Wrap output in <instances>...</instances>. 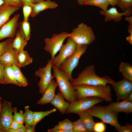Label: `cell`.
Wrapping results in <instances>:
<instances>
[{
  "label": "cell",
  "mask_w": 132,
  "mask_h": 132,
  "mask_svg": "<svg viewBox=\"0 0 132 132\" xmlns=\"http://www.w3.org/2000/svg\"></svg>",
  "instance_id": "cell-55"
},
{
  "label": "cell",
  "mask_w": 132,
  "mask_h": 132,
  "mask_svg": "<svg viewBox=\"0 0 132 132\" xmlns=\"http://www.w3.org/2000/svg\"><path fill=\"white\" fill-rule=\"evenodd\" d=\"M88 46L77 45L74 53L66 59L61 65L59 68L65 73L70 81L73 79L72 77L73 71L77 66L80 57L85 53Z\"/></svg>",
  "instance_id": "cell-6"
},
{
  "label": "cell",
  "mask_w": 132,
  "mask_h": 132,
  "mask_svg": "<svg viewBox=\"0 0 132 132\" xmlns=\"http://www.w3.org/2000/svg\"><path fill=\"white\" fill-rule=\"evenodd\" d=\"M123 11L132 8V0H119L118 5Z\"/></svg>",
  "instance_id": "cell-34"
},
{
  "label": "cell",
  "mask_w": 132,
  "mask_h": 132,
  "mask_svg": "<svg viewBox=\"0 0 132 132\" xmlns=\"http://www.w3.org/2000/svg\"><path fill=\"white\" fill-rule=\"evenodd\" d=\"M123 100L130 102H132V92L130 93Z\"/></svg>",
  "instance_id": "cell-45"
},
{
  "label": "cell",
  "mask_w": 132,
  "mask_h": 132,
  "mask_svg": "<svg viewBox=\"0 0 132 132\" xmlns=\"http://www.w3.org/2000/svg\"><path fill=\"white\" fill-rule=\"evenodd\" d=\"M69 37L77 45H88L91 44L96 38L92 28L83 22L74 28Z\"/></svg>",
  "instance_id": "cell-4"
},
{
  "label": "cell",
  "mask_w": 132,
  "mask_h": 132,
  "mask_svg": "<svg viewBox=\"0 0 132 132\" xmlns=\"http://www.w3.org/2000/svg\"><path fill=\"white\" fill-rule=\"evenodd\" d=\"M72 123L73 132H88L83 122L80 118Z\"/></svg>",
  "instance_id": "cell-32"
},
{
  "label": "cell",
  "mask_w": 132,
  "mask_h": 132,
  "mask_svg": "<svg viewBox=\"0 0 132 132\" xmlns=\"http://www.w3.org/2000/svg\"><path fill=\"white\" fill-rule=\"evenodd\" d=\"M105 107L109 110L117 113L122 112L128 114L132 112V102L123 100L121 102H111Z\"/></svg>",
  "instance_id": "cell-16"
},
{
  "label": "cell",
  "mask_w": 132,
  "mask_h": 132,
  "mask_svg": "<svg viewBox=\"0 0 132 132\" xmlns=\"http://www.w3.org/2000/svg\"><path fill=\"white\" fill-rule=\"evenodd\" d=\"M24 121L25 125L33 126V112L30 110L28 106L24 107Z\"/></svg>",
  "instance_id": "cell-31"
},
{
  "label": "cell",
  "mask_w": 132,
  "mask_h": 132,
  "mask_svg": "<svg viewBox=\"0 0 132 132\" xmlns=\"http://www.w3.org/2000/svg\"><path fill=\"white\" fill-rule=\"evenodd\" d=\"M73 87L77 92L78 99L83 97H95L102 99L107 102L112 100L111 87L107 84L80 85Z\"/></svg>",
  "instance_id": "cell-2"
},
{
  "label": "cell",
  "mask_w": 132,
  "mask_h": 132,
  "mask_svg": "<svg viewBox=\"0 0 132 132\" xmlns=\"http://www.w3.org/2000/svg\"><path fill=\"white\" fill-rule=\"evenodd\" d=\"M14 77L20 87H25L28 85V81L20 70V68L15 65L12 66Z\"/></svg>",
  "instance_id": "cell-26"
},
{
  "label": "cell",
  "mask_w": 132,
  "mask_h": 132,
  "mask_svg": "<svg viewBox=\"0 0 132 132\" xmlns=\"http://www.w3.org/2000/svg\"><path fill=\"white\" fill-rule=\"evenodd\" d=\"M22 7L23 20L25 21H29V17L31 15L32 11V6L30 5H24Z\"/></svg>",
  "instance_id": "cell-36"
},
{
  "label": "cell",
  "mask_w": 132,
  "mask_h": 132,
  "mask_svg": "<svg viewBox=\"0 0 132 132\" xmlns=\"http://www.w3.org/2000/svg\"><path fill=\"white\" fill-rule=\"evenodd\" d=\"M77 46L76 43L68 37L66 43L63 45L60 50L58 55L51 59L53 65L60 68L64 61L74 53Z\"/></svg>",
  "instance_id": "cell-10"
},
{
  "label": "cell",
  "mask_w": 132,
  "mask_h": 132,
  "mask_svg": "<svg viewBox=\"0 0 132 132\" xmlns=\"http://www.w3.org/2000/svg\"><path fill=\"white\" fill-rule=\"evenodd\" d=\"M3 75V77L1 84H13L20 86L15 79L12 65H4Z\"/></svg>",
  "instance_id": "cell-21"
},
{
  "label": "cell",
  "mask_w": 132,
  "mask_h": 132,
  "mask_svg": "<svg viewBox=\"0 0 132 132\" xmlns=\"http://www.w3.org/2000/svg\"><path fill=\"white\" fill-rule=\"evenodd\" d=\"M114 80L107 76L100 77L95 73L93 65L86 67L77 76L70 81L73 87L80 85H96L110 84Z\"/></svg>",
  "instance_id": "cell-1"
},
{
  "label": "cell",
  "mask_w": 132,
  "mask_h": 132,
  "mask_svg": "<svg viewBox=\"0 0 132 132\" xmlns=\"http://www.w3.org/2000/svg\"><path fill=\"white\" fill-rule=\"evenodd\" d=\"M110 84L115 92L117 101L124 100L132 92V81L125 78L118 82L114 81Z\"/></svg>",
  "instance_id": "cell-11"
},
{
  "label": "cell",
  "mask_w": 132,
  "mask_h": 132,
  "mask_svg": "<svg viewBox=\"0 0 132 132\" xmlns=\"http://www.w3.org/2000/svg\"><path fill=\"white\" fill-rule=\"evenodd\" d=\"M73 123L68 119H65L59 122L58 124L52 129L47 130L48 132H57L62 130L72 129H73Z\"/></svg>",
  "instance_id": "cell-28"
},
{
  "label": "cell",
  "mask_w": 132,
  "mask_h": 132,
  "mask_svg": "<svg viewBox=\"0 0 132 132\" xmlns=\"http://www.w3.org/2000/svg\"><path fill=\"white\" fill-rule=\"evenodd\" d=\"M57 86L56 81L53 80L47 86L42 97L38 101L37 104L43 105L50 103L55 95V91Z\"/></svg>",
  "instance_id": "cell-15"
},
{
  "label": "cell",
  "mask_w": 132,
  "mask_h": 132,
  "mask_svg": "<svg viewBox=\"0 0 132 132\" xmlns=\"http://www.w3.org/2000/svg\"><path fill=\"white\" fill-rule=\"evenodd\" d=\"M106 127L105 123L102 121L95 122L93 131L95 132H104L106 130Z\"/></svg>",
  "instance_id": "cell-37"
},
{
  "label": "cell",
  "mask_w": 132,
  "mask_h": 132,
  "mask_svg": "<svg viewBox=\"0 0 132 132\" xmlns=\"http://www.w3.org/2000/svg\"><path fill=\"white\" fill-rule=\"evenodd\" d=\"M23 2V5L28 4L30 5L33 3L32 0H22Z\"/></svg>",
  "instance_id": "cell-48"
},
{
  "label": "cell",
  "mask_w": 132,
  "mask_h": 132,
  "mask_svg": "<svg viewBox=\"0 0 132 132\" xmlns=\"http://www.w3.org/2000/svg\"><path fill=\"white\" fill-rule=\"evenodd\" d=\"M26 129L25 132H35V127L33 126H25Z\"/></svg>",
  "instance_id": "cell-43"
},
{
  "label": "cell",
  "mask_w": 132,
  "mask_h": 132,
  "mask_svg": "<svg viewBox=\"0 0 132 132\" xmlns=\"http://www.w3.org/2000/svg\"><path fill=\"white\" fill-rule=\"evenodd\" d=\"M31 5L32 11L30 16L33 18L36 17L40 13L44 10L55 9L58 6L55 2L51 0H44L37 3H32Z\"/></svg>",
  "instance_id": "cell-17"
},
{
  "label": "cell",
  "mask_w": 132,
  "mask_h": 132,
  "mask_svg": "<svg viewBox=\"0 0 132 132\" xmlns=\"http://www.w3.org/2000/svg\"><path fill=\"white\" fill-rule=\"evenodd\" d=\"M4 65L0 62V84H1L3 77V72Z\"/></svg>",
  "instance_id": "cell-41"
},
{
  "label": "cell",
  "mask_w": 132,
  "mask_h": 132,
  "mask_svg": "<svg viewBox=\"0 0 132 132\" xmlns=\"http://www.w3.org/2000/svg\"><path fill=\"white\" fill-rule=\"evenodd\" d=\"M52 68L59 92L65 99L70 103L77 100L78 98L77 92L71 85L69 79L65 73L53 65Z\"/></svg>",
  "instance_id": "cell-3"
},
{
  "label": "cell",
  "mask_w": 132,
  "mask_h": 132,
  "mask_svg": "<svg viewBox=\"0 0 132 132\" xmlns=\"http://www.w3.org/2000/svg\"><path fill=\"white\" fill-rule=\"evenodd\" d=\"M2 103L1 102V100L0 99V116L1 108H2Z\"/></svg>",
  "instance_id": "cell-52"
},
{
  "label": "cell",
  "mask_w": 132,
  "mask_h": 132,
  "mask_svg": "<svg viewBox=\"0 0 132 132\" xmlns=\"http://www.w3.org/2000/svg\"><path fill=\"white\" fill-rule=\"evenodd\" d=\"M20 15L17 14L5 23L0 29V40L6 38L14 39L18 28Z\"/></svg>",
  "instance_id": "cell-13"
},
{
  "label": "cell",
  "mask_w": 132,
  "mask_h": 132,
  "mask_svg": "<svg viewBox=\"0 0 132 132\" xmlns=\"http://www.w3.org/2000/svg\"><path fill=\"white\" fill-rule=\"evenodd\" d=\"M61 93L58 92L50 103L58 110L62 114L65 113L70 103L66 101Z\"/></svg>",
  "instance_id": "cell-20"
},
{
  "label": "cell",
  "mask_w": 132,
  "mask_h": 132,
  "mask_svg": "<svg viewBox=\"0 0 132 132\" xmlns=\"http://www.w3.org/2000/svg\"><path fill=\"white\" fill-rule=\"evenodd\" d=\"M110 5L113 7L117 5L119 0H106Z\"/></svg>",
  "instance_id": "cell-42"
},
{
  "label": "cell",
  "mask_w": 132,
  "mask_h": 132,
  "mask_svg": "<svg viewBox=\"0 0 132 132\" xmlns=\"http://www.w3.org/2000/svg\"><path fill=\"white\" fill-rule=\"evenodd\" d=\"M5 4L3 0H0V7Z\"/></svg>",
  "instance_id": "cell-51"
},
{
  "label": "cell",
  "mask_w": 132,
  "mask_h": 132,
  "mask_svg": "<svg viewBox=\"0 0 132 132\" xmlns=\"http://www.w3.org/2000/svg\"><path fill=\"white\" fill-rule=\"evenodd\" d=\"M100 13L105 17V22L113 20L116 22H120L123 16H130L132 13V8L122 12H119L117 8L113 7L106 11L100 10Z\"/></svg>",
  "instance_id": "cell-14"
},
{
  "label": "cell",
  "mask_w": 132,
  "mask_h": 132,
  "mask_svg": "<svg viewBox=\"0 0 132 132\" xmlns=\"http://www.w3.org/2000/svg\"><path fill=\"white\" fill-rule=\"evenodd\" d=\"M119 70L124 78L132 81V66L127 62H121L119 66Z\"/></svg>",
  "instance_id": "cell-27"
},
{
  "label": "cell",
  "mask_w": 132,
  "mask_h": 132,
  "mask_svg": "<svg viewBox=\"0 0 132 132\" xmlns=\"http://www.w3.org/2000/svg\"><path fill=\"white\" fill-rule=\"evenodd\" d=\"M126 40L131 44H132V34H130L126 37Z\"/></svg>",
  "instance_id": "cell-46"
},
{
  "label": "cell",
  "mask_w": 132,
  "mask_h": 132,
  "mask_svg": "<svg viewBox=\"0 0 132 132\" xmlns=\"http://www.w3.org/2000/svg\"><path fill=\"white\" fill-rule=\"evenodd\" d=\"M12 103L3 100L0 117V126L5 132H8L13 120Z\"/></svg>",
  "instance_id": "cell-12"
},
{
  "label": "cell",
  "mask_w": 132,
  "mask_h": 132,
  "mask_svg": "<svg viewBox=\"0 0 132 132\" xmlns=\"http://www.w3.org/2000/svg\"><path fill=\"white\" fill-rule=\"evenodd\" d=\"M57 109L54 108L45 111H34L33 113V125L35 127L36 124L44 117L49 114L55 112Z\"/></svg>",
  "instance_id": "cell-29"
},
{
  "label": "cell",
  "mask_w": 132,
  "mask_h": 132,
  "mask_svg": "<svg viewBox=\"0 0 132 132\" xmlns=\"http://www.w3.org/2000/svg\"><path fill=\"white\" fill-rule=\"evenodd\" d=\"M84 5L96 6L102 10L106 11L108 9L109 5L106 0H87L84 3Z\"/></svg>",
  "instance_id": "cell-30"
},
{
  "label": "cell",
  "mask_w": 132,
  "mask_h": 132,
  "mask_svg": "<svg viewBox=\"0 0 132 132\" xmlns=\"http://www.w3.org/2000/svg\"><path fill=\"white\" fill-rule=\"evenodd\" d=\"M17 58L20 68L25 66L32 63L33 59L27 52L24 50L18 53Z\"/></svg>",
  "instance_id": "cell-25"
},
{
  "label": "cell",
  "mask_w": 132,
  "mask_h": 132,
  "mask_svg": "<svg viewBox=\"0 0 132 132\" xmlns=\"http://www.w3.org/2000/svg\"><path fill=\"white\" fill-rule=\"evenodd\" d=\"M77 114L83 122L88 132H93L95 122L93 117L87 111L80 112Z\"/></svg>",
  "instance_id": "cell-22"
},
{
  "label": "cell",
  "mask_w": 132,
  "mask_h": 132,
  "mask_svg": "<svg viewBox=\"0 0 132 132\" xmlns=\"http://www.w3.org/2000/svg\"><path fill=\"white\" fill-rule=\"evenodd\" d=\"M118 131L119 132H132V125L129 123H127L125 126H121Z\"/></svg>",
  "instance_id": "cell-40"
},
{
  "label": "cell",
  "mask_w": 132,
  "mask_h": 132,
  "mask_svg": "<svg viewBox=\"0 0 132 132\" xmlns=\"http://www.w3.org/2000/svg\"><path fill=\"white\" fill-rule=\"evenodd\" d=\"M20 8L5 3L0 7V29L9 20L11 15Z\"/></svg>",
  "instance_id": "cell-19"
},
{
  "label": "cell",
  "mask_w": 132,
  "mask_h": 132,
  "mask_svg": "<svg viewBox=\"0 0 132 132\" xmlns=\"http://www.w3.org/2000/svg\"><path fill=\"white\" fill-rule=\"evenodd\" d=\"M70 33L62 32L58 34H53L51 37L44 39L45 45L44 50L49 53L52 59L59 52L66 39L69 36Z\"/></svg>",
  "instance_id": "cell-8"
},
{
  "label": "cell",
  "mask_w": 132,
  "mask_h": 132,
  "mask_svg": "<svg viewBox=\"0 0 132 132\" xmlns=\"http://www.w3.org/2000/svg\"><path fill=\"white\" fill-rule=\"evenodd\" d=\"M25 127L23 124L18 123L13 120L10 125L9 129L15 130Z\"/></svg>",
  "instance_id": "cell-39"
},
{
  "label": "cell",
  "mask_w": 132,
  "mask_h": 132,
  "mask_svg": "<svg viewBox=\"0 0 132 132\" xmlns=\"http://www.w3.org/2000/svg\"><path fill=\"white\" fill-rule=\"evenodd\" d=\"M13 120L21 124H23L24 121V114L23 111L20 110L19 112L17 111V108L16 107L12 108Z\"/></svg>",
  "instance_id": "cell-33"
},
{
  "label": "cell",
  "mask_w": 132,
  "mask_h": 132,
  "mask_svg": "<svg viewBox=\"0 0 132 132\" xmlns=\"http://www.w3.org/2000/svg\"><path fill=\"white\" fill-rule=\"evenodd\" d=\"M0 132H5L4 130L0 126Z\"/></svg>",
  "instance_id": "cell-53"
},
{
  "label": "cell",
  "mask_w": 132,
  "mask_h": 132,
  "mask_svg": "<svg viewBox=\"0 0 132 132\" xmlns=\"http://www.w3.org/2000/svg\"><path fill=\"white\" fill-rule=\"evenodd\" d=\"M18 30L21 35L27 41L30 39L31 30L28 21H23L18 23Z\"/></svg>",
  "instance_id": "cell-24"
},
{
  "label": "cell",
  "mask_w": 132,
  "mask_h": 132,
  "mask_svg": "<svg viewBox=\"0 0 132 132\" xmlns=\"http://www.w3.org/2000/svg\"><path fill=\"white\" fill-rule=\"evenodd\" d=\"M33 3H37L41 1H44V0H32Z\"/></svg>",
  "instance_id": "cell-50"
},
{
  "label": "cell",
  "mask_w": 132,
  "mask_h": 132,
  "mask_svg": "<svg viewBox=\"0 0 132 132\" xmlns=\"http://www.w3.org/2000/svg\"><path fill=\"white\" fill-rule=\"evenodd\" d=\"M104 100L95 97H86L80 98L71 103L66 110L65 113H74L86 111L94 106L102 102Z\"/></svg>",
  "instance_id": "cell-7"
},
{
  "label": "cell",
  "mask_w": 132,
  "mask_h": 132,
  "mask_svg": "<svg viewBox=\"0 0 132 132\" xmlns=\"http://www.w3.org/2000/svg\"><path fill=\"white\" fill-rule=\"evenodd\" d=\"M125 19L126 21H127L130 25H132V16H126L125 18Z\"/></svg>",
  "instance_id": "cell-47"
},
{
  "label": "cell",
  "mask_w": 132,
  "mask_h": 132,
  "mask_svg": "<svg viewBox=\"0 0 132 132\" xmlns=\"http://www.w3.org/2000/svg\"><path fill=\"white\" fill-rule=\"evenodd\" d=\"M52 65V60H49L45 66L39 68L35 72V76L40 78L37 85L39 88V92L42 95L49 84L55 78L54 76L51 73Z\"/></svg>",
  "instance_id": "cell-9"
},
{
  "label": "cell",
  "mask_w": 132,
  "mask_h": 132,
  "mask_svg": "<svg viewBox=\"0 0 132 132\" xmlns=\"http://www.w3.org/2000/svg\"><path fill=\"white\" fill-rule=\"evenodd\" d=\"M2 99V98L0 96V99L1 100Z\"/></svg>",
  "instance_id": "cell-54"
},
{
  "label": "cell",
  "mask_w": 132,
  "mask_h": 132,
  "mask_svg": "<svg viewBox=\"0 0 132 132\" xmlns=\"http://www.w3.org/2000/svg\"><path fill=\"white\" fill-rule=\"evenodd\" d=\"M27 41L17 30L16 36L12 43L11 47L18 53L24 50L27 45Z\"/></svg>",
  "instance_id": "cell-23"
},
{
  "label": "cell",
  "mask_w": 132,
  "mask_h": 132,
  "mask_svg": "<svg viewBox=\"0 0 132 132\" xmlns=\"http://www.w3.org/2000/svg\"><path fill=\"white\" fill-rule=\"evenodd\" d=\"M5 3L11 6L21 8L23 4L22 0H3Z\"/></svg>",
  "instance_id": "cell-38"
},
{
  "label": "cell",
  "mask_w": 132,
  "mask_h": 132,
  "mask_svg": "<svg viewBox=\"0 0 132 132\" xmlns=\"http://www.w3.org/2000/svg\"><path fill=\"white\" fill-rule=\"evenodd\" d=\"M25 132L26 129L25 127L15 130L9 129L8 132Z\"/></svg>",
  "instance_id": "cell-44"
},
{
  "label": "cell",
  "mask_w": 132,
  "mask_h": 132,
  "mask_svg": "<svg viewBox=\"0 0 132 132\" xmlns=\"http://www.w3.org/2000/svg\"><path fill=\"white\" fill-rule=\"evenodd\" d=\"M87 111L93 117L98 118L104 123L113 127L117 131L121 126L118 122V113L109 110L105 106L95 105Z\"/></svg>",
  "instance_id": "cell-5"
},
{
  "label": "cell",
  "mask_w": 132,
  "mask_h": 132,
  "mask_svg": "<svg viewBox=\"0 0 132 132\" xmlns=\"http://www.w3.org/2000/svg\"><path fill=\"white\" fill-rule=\"evenodd\" d=\"M86 0H77L78 4L81 5H84V3Z\"/></svg>",
  "instance_id": "cell-49"
},
{
  "label": "cell",
  "mask_w": 132,
  "mask_h": 132,
  "mask_svg": "<svg viewBox=\"0 0 132 132\" xmlns=\"http://www.w3.org/2000/svg\"><path fill=\"white\" fill-rule=\"evenodd\" d=\"M17 52L11 46L0 56V62L4 65H15L21 68L17 58Z\"/></svg>",
  "instance_id": "cell-18"
},
{
  "label": "cell",
  "mask_w": 132,
  "mask_h": 132,
  "mask_svg": "<svg viewBox=\"0 0 132 132\" xmlns=\"http://www.w3.org/2000/svg\"><path fill=\"white\" fill-rule=\"evenodd\" d=\"M13 39L9 38L5 41L0 43V56L10 47Z\"/></svg>",
  "instance_id": "cell-35"
}]
</instances>
